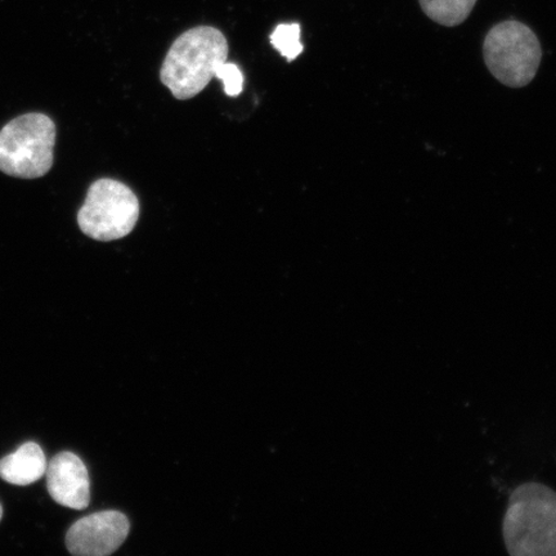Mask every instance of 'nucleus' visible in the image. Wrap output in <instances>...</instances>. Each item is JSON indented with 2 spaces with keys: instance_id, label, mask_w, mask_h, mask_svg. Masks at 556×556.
Masks as SVG:
<instances>
[{
  "instance_id": "obj_12",
  "label": "nucleus",
  "mask_w": 556,
  "mask_h": 556,
  "mask_svg": "<svg viewBox=\"0 0 556 556\" xmlns=\"http://www.w3.org/2000/svg\"><path fill=\"white\" fill-rule=\"evenodd\" d=\"M3 518V507L2 504H0V520Z\"/></svg>"
},
{
  "instance_id": "obj_3",
  "label": "nucleus",
  "mask_w": 556,
  "mask_h": 556,
  "mask_svg": "<svg viewBox=\"0 0 556 556\" xmlns=\"http://www.w3.org/2000/svg\"><path fill=\"white\" fill-rule=\"evenodd\" d=\"M55 124L50 116L30 113L16 117L0 130V172L35 179L52 169Z\"/></svg>"
},
{
  "instance_id": "obj_2",
  "label": "nucleus",
  "mask_w": 556,
  "mask_h": 556,
  "mask_svg": "<svg viewBox=\"0 0 556 556\" xmlns=\"http://www.w3.org/2000/svg\"><path fill=\"white\" fill-rule=\"evenodd\" d=\"M227 58L224 33L212 26L193 27L174 41L160 79L177 100H190L203 92Z\"/></svg>"
},
{
  "instance_id": "obj_9",
  "label": "nucleus",
  "mask_w": 556,
  "mask_h": 556,
  "mask_svg": "<svg viewBox=\"0 0 556 556\" xmlns=\"http://www.w3.org/2000/svg\"><path fill=\"white\" fill-rule=\"evenodd\" d=\"M424 13L434 23L455 27L470 16L477 0H419Z\"/></svg>"
},
{
  "instance_id": "obj_11",
  "label": "nucleus",
  "mask_w": 556,
  "mask_h": 556,
  "mask_svg": "<svg viewBox=\"0 0 556 556\" xmlns=\"http://www.w3.org/2000/svg\"><path fill=\"white\" fill-rule=\"evenodd\" d=\"M215 78L224 81L225 92L228 97H238L242 92L243 75L238 65L229 64L226 61L215 73Z\"/></svg>"
},
{
  "instance_id": "obj_10",
  "label": "nucleus",
  "mask_w": 556,
  "mask_h": 556,
  "mask_svg": "<svg viewBox=\"0 0 556 556\" xmlns=\"http://www.w3.org/2000/svg\"><path fill=\"white\" fill-rule=\"evenodd\" d=\"M301 25L281 24L270 34V45L288 61H294L302 54L304 48L301 43Z\"/></svg>"
},
{
  "instance_id": "obj_1",
  "label": "nucleus",
  "mask_w": 556,
  "mask_h": 556,
  "mask_svg": "<svg viewBox=\"0 0 556 556\" xmlns=\"http://www.w3.org/2000/svg\"><path fill=\"white\" fill-rule=\"evenodd\" d=\"M511 556H556V492L545 484H520L511 492L503 520Z\"/></svg>"
},
{
  "instance_id": "obj_8",
  "label": "nucleus",
  "mask_w": 556,
  "mask_h": 556,
  "mask_svg": "<svg viewBox=\"0 0 556 556\" xmlns=\"http://www.w3.org/2000/svg\"><path fill=\"white\" fill-rule=\"evenodd\" d=\"M47 458L35 442H26L13 454L0 460V478L15 485H29L46 476Z\"/></svg>"
},
{
  "instance_id": "obj_6",
  "label": "nucleus",
  "mask_w": 556,
  "mask_h": 556,
  "mask_svg": "<svg viewBox=\"0 0 556 556\" xmlns=\"http://www.w3.org/2000/svg\"><path fill=\"white\" fill-rule=\"evenodd\" d=\"M129 530V520L123 513H96L70 527L66 534L67 551L78 556H106L124 544Z\"/></svg>"
},
{
  "instance_id": "obj_5",
  "label": "nucleus",
  "mask_w": 556,
  "mask_h": 556,
  "mask_svg": "<svg viewBox=\"0 0 556 556\" xmlns=\"http://www.w3.org/2000/svg\"><path fill=\"white\" fill-rule=\"evenodd\" d=\"M139 218V201L119 180L102 178L89 187L78 213L80 231L97 241H114L134 231Z\"/></svg>"
},
{
  "instance_id": "obj_4",
  "label": "nucleus",
  "mask_w": 556,
  "mask_h": 556,
  "mask_svg": "<svg viewBox=\"0 0 556 556\" xmlns=\"http://www.w3.org/2000/svg\"><path fill=\"white\" fill-rule=\"evenodd\" d=\"M483 58L500 83L510 88H523L539 72L542 48L530 26L517 20H506L485 35Z\"/></svg>"
},
{
  "instance_id": "obj_7",
  "label": "nucleus",
  "mask_w": 556,
  "mask_h": 556,
  "mask_svg": "<svg viewBox=\"0 0 556 556\" xmlns=\"http://www.w3.org/2000/svg\"><path fill=\"white\" fill-rule=\"evenodd\" d=\"M47 489L55 503L70 509H87L90 479L86 464L73 452H61L48 464Z\"/></svg>"
}]
</instances>
